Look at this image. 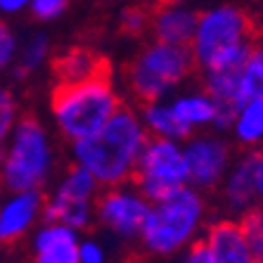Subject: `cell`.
<instances>
[{
  "label": "cell",
  "instance_id": "cell-1",
  "mask_svg": "<svg viewBox=\"0 0 263 263\" xmlns=\"http://www.w3.org/2000/svg\"><path fill=\"white\" fill-rule=\"evenodd\" d=\"M147 140L142 119L121 104L98 133L76 140L71 149L76 164L88 168L100 185L114 187L133 178Z\"/></svg>",
  "mask_w": 263,
  "mask_h": 263
},
{
  "label": "cell",
  "instance_id": "cell-2",
  "mask_svg": "<svg viewBox=\"0 0 263 263\" xmlns=\"http://www.w3.org/2000/svg\"><path fill=\"white\" fill-rule=\"evenodd\" d=\"M251 22L235 5H220L199 14L192 36V57L202 71L245 69L251 52Z\"/></svg>",
  "mask_w": 263,
  "mask_h": 263
},
{
  "label": "cell",
  "instance_id": "cell-3",
  "mask_svg": "<svg viewBox=\"0 0 263 263\" xmlns=\"http://www.w3.org/2000/svg\"><path fill=\"white\" fill-rule=\"evenodd\" d=\"M121 107L109 73L71 83H57L52 90V117L71 142L98 133Z\"/></svg>",
  "mask_w": 263,
  "mask_h": 263
},
{
  "label": "cell",
  "instance_id": "cell-4",
  "mask_svg": "<svg viewBox=\"0 0 263 263\" xmlns=\"http://www.w3.org/2000/svg\"><path fill=\"white\" fill-rule=\"evenodd\" d=\"M204 214L206 206L202 195L197 192L195 185H185L164 197L161 202L152 204L138 239L142 242L145 251L154 256H171L178 249L192 245L204 223Z\"/></svg>",
  "mask_w": 263,
  "mask_h": 263
},
{
  "label": "cell",
  "instance_id": "cell-5",
  "mask_svg": "<svg viewBox=\"0 0 263 263\" xmlns=\"http://www.w3.org/2000/svg\"><path fill=\"white\" fill-rule=\"evenodd\" d=\"M52 168V147L43 123L24 117L0 149V185L10 192L41 190Z\"/></svg>",
  "mask_w": 263,
  "mask_h": 263
},
{
  "label": "cell",
  "instance_id": "cell-6",
  "mask_svg": "<svg viewBox=\"0 0 263 263\" xmlns=\"http://www.w3.org/2000/svg\"><path fill=\"white\" fill-rule=\"evenodd\" d=\"M195 69L190 45H171L154 41L133 60L128 69L130 90L140 102H157L187 79Z\"/></svg>",
  "mask_w": 263,
  "mask_h": 263
},
{
  "label": "cell",
  "instance_id": "cell-7",
  "mask_svg": "<svg viewBox=\"0 0 263 263\" xmlns=\"http://www.w3.org/2000/svg\"><path fill=\"white\" fill-rule=\"evenodd\" d=\"M133 180L135 187L152 204L161 202L171 192L190 185V166L185 159V147L178 145V140H168V138L147 140L140 159H138Z\"/></svg>",
  "mask_w": 263,
  "mask_h": 263
},
{
  "label": "cell",
  "instance_id": "cell-8",
  "mask_svg": "<svg viewBox=\"0 0 263 263\" xmlns=\"http://www.w3.org/2000/svg\"><path fill=\"white\" fill-rule=\"evenodd\" d=\"M100 183L88 168L76 164L62 178L60 187L43 204L45 223H64L73 230H83L92 220V199Z\"/></svg>",
  "mask_w": 263,
  "mask_h": 263
},
{
  "label": "cell",
  "instance_id": "cell-9",
  "mask_svg": "<svg viewBox=\"0 0 263 263\" xmlns=\"http://www.w3.org/2000/svg\"><path fill=\"white\" fill-rule=\"evenodd\" d=\"M149 209H152V202L138 187L128 190L121 185L107 187L95 202V214L100 223H104L111 233H117L123 239H133L140 235V228Z\"/></svg>",
  "mask_w": 263,
  "mask_h": 263
},
{
  "label": "cell",
  "instance_id": "cell-10",
  "mask_svg": "<svg viewBox=\"0 0 263 263\" xmlns=\"http://www.w3.org/2000/svg\"><path fill=\"white\" fill-rule=\"evenodd\" d=\"M185 159L190 166V185L216 187L230 164V149L218 138H195L185 145Z\"/></svg>",
  "mask_w": 263,
  "mask_h": 263
},
{
  "label": "cell",
  "instance_id": "cell-11",
  "mask_svg": "<svg viewBox=\"0 0 263 263\" xmlns=\"http://www.w3.org/2000/svg\"><path fill=\"white\" fill-rule=\"evenodd\" d=\"M43 195L41 190L12 192L7 202L0 204V242L10 245L29 233V228L43 214Z\"/></svg>",
  "mask_w": 263,
  "mask_h": 263
},
{
  "label": "cell",
  "instance_id": "cell-12",
  "mask_svg": "<svg viewBox=\"0 0 263 263\" xmlns=\"http://www.w3.org/2000/svg\"><path fill=\"white\" fill-rule=\"evenodd\" d=\"M214 263H256L239 220H216L202 239Z\"/></svg>",
  "mask_w": 263,
  "mask_h": 263
},
{
  "label": "cell",
  "instance_id": "cell-13",
  "mask_svg": "<svg viewBox=\"0 0 263 263\" xmlns=\"http://www.w3.org/2000/svg\"><path fill=\"white\" fill-rule=\"evenodd\" d=\"M79 230L64 223H45L33 235V263H81Z\"/></svg>",
  "mask_w": 263,
  "mask_h": 263
},
{
  "label": "cell",
  "instance_id": "cell-14",
  "mask_svg": "<svg viewBox=\"0 0 263 263\" xmlns=\"http://www.w3.org/2000/svg\"><path fill=\"white\" fill-rule=\"evenodd\" d=\"M197 19L199 14H195L187 7L166 3V5H159L157 14L152 17V33L161 43L190 45L197 29Z\"/></svg>",
  "mask_w": 263,
  "mask_h": 263
},
{
  "label": "cell",
  "instance_id": "cell-15",
  "mask_svg": "<svg viewBox=\"0 0 263 263\" xmlns=\"http://www.w3.org/2000/svg\"><path fill=\"white\" fill-rule=\"evenodd\" d=\"M254 166H256V152L245 154L237 164L228 171L226 178V199L237 211H247L256 202V180H254Z\"/></svg>",
  "mask_w": 263,
  "mask_h": 263
},
{
  "label": "cell",
  "instance_id": "cell-16",
  "mask_svg": "<svg viewBox=\"0 0 263 263\" xmlns=\"http://www.w3.org/2000/svg\"><path fill=\"white\" fill-rule=\"evenodd\" d=\"M55 73L60 83H71V81H83L109 73V64L90 50L71 48L55 60Z\"/></svg>",
  "mask_w": 263,
  "mask_h": 263
},
{
  "label": "cell",
  "instance_id": "cell-17",
  "mask_svg": "<svg viewBox=\"0 0 263 263\" xmlns=\"http://www.w3.org/2000/svg\"><path fill=\"white\" fill-rule=\"evenodd\" d=\"M142 123L154 138H168V140H185L192 135V128L185 126L180 119L176 117V111L171 109V104L164 102H145L142 107Z\"/></svg>",
  "mask_w": 263,
  "mask_h": 263
},
{
  "label": "cell",
  "instance_id": "cell-18",
  "mask_svg": "<svg viewBox=\"0 0 263 263\" xmlns=\"http://www.w3.org/2000/svg\"><path fill=\"white\" fill-rule=\"evenodd\" d=\"M171 109L176 111V117L190 126L192 130L197 126H214L216 121V102L206 92H190V95H180L171 102Z\"/></svg>",
  "mask_w": 263,
  "mask_h": 263
},
{
  "label": "cell",
  "instance_id": "cell-19",
  "mask_svg": "<svg viewBox=\"0 0 263 263\" xmlns=\"http://www.w3.org/2000/svg\"><path fill=\"white\" fill-rule=\"evenodd\" d=\"M254 98H263V41H254L251 52L245 62L237 88V107Z\"/></svg>",
  "mask_w": 263,
  "mask_h": 263
},
{
  "label": "cell",
  "instance_id": "cell-20",
  "mask_svg": "<svg viewBox=\"0 0 263 263\" xmlns=\"http://www.w3.org/2000/svg\"><path fill=\"white\" fill-rule=\"evenodd\" d=\"M235 135L242 145H256L263 140V98L247 100L235 114Z\"/></svg>",
  "mask_w": 263,
  "mask_h": 263
},
{
  "label": "cell",
  "instance_id": "cell-21",
  "mask_svg": "<svg viewBox=\"0 0 263 263\" xmlns=\"http://www.w3.org/2000/svg\"><path fill=\"white\" fill-rule=\"evenodd\" d=\"M239 226L245 230V237L256 263H263V209H247L245 216L239 218Z\"/></svg>",
  "mask_w": 263,
  "mask_h": 263
},
{
  "label": "cell",
  "instance_id": "cell-22",
  "mask_svg": "<svg viewBox=\"0 0 263 263\" xmlns=\"http://www.w3.org/2000/svg\"><path fill=\"white\" fill-rule=\"evenodd\" d=\"M45 57H48V38H45L43 33H41V36H33L29 43H26V48L22 50L17 73L26 76V73L36 71V69L45 62Z\"/></svg>",
  "mask_w": 263,
  "mask_h": 263
},
{
  "label": "cell",
  "instance_id": "cell-23",
  "mask_svg": "<svg viewBox=\"0 0 263 263\" xmlns=\"http://www.w3.org/2000/svg\"><path fill=\"white\" fill-rule=\"evenodd\" d=\"M17 121V102H14L12 92L0 88V149L5 147L7 138L12 135V128Z\"/></svg>",
  "mask_w": 263,
  "mask_h": 263
},
{
  "label": "cell",
  "instance_id": "cell-24",
  "mask_svg": "<svg viewBox=\"0 0 263 263\" xmlns=\"http://www.w3.org/2000/svg\"><path fill=\"white\" fill-rule=\"evenodd\" d=\"M149 22H152V19H149V12H147L145 7H138V5L128 7V10L121 14L123 31H126V33H133V36L142 33V31L149 26Z\"/></svg>",
  "mask_w": 263,
  "mask_h": 263
},
{
  "label": "cell",
  "instance_id": "cell-25",
  "mask_svg": "<svg viewBox=\"0 0 263 263\" xmlns=\"http://www.w3.org/2000/svg\"><path fill=\"white\" fill-rule=\"evenodd\" d=\"M14 55H17V38L5 22H0V71L12 64Z\"/></svg>",
  "mask_w": 263,
  "mask_h": 263
},
{
  "label": "cell",
  "instance_id": "cell-26",
  "mask_svg": "<svg viewBox=\"0 0 263 263\" xmlns=\"http://www.w3.org/2000/svg\"><path fill=\"white\" fill-rule=\"evenodd\" d=\"M69 0H31V12L38 19H55L67 10Z\"/></svg>",
  "mask_w": 263,
  "mask_h": 263
},
{
  "label": "cell",
  "instance_id": "cell-27",
  "mask_svg": "<svg viewBox=\"0 0 263 263\" xmlns=\"http://www.w3.org/2000/svg\"><path fill=\"white\" fill-rule=\"evenodd\" d=\"M79 261L81 263H104V249L95 242V239H86L79 247Z\"/></svg>",
  "mask_w": 263,
  "mask_h": 263
},
{
  "label": "cell",
  "instance_id": "cell-28",
  "mask_svg": "<svg viewBox=\"0 0 263 263\" xmlns=\"http://www.w3.org/2000/svg\"><path fill=\"white\" fill-rule=\"evenodd\" d=\"M183 263H214V258H211V254H209L204 242H197V245H192L190 251L185 254Z\"/></svg>",
  "mask_w": 263,
  "mask_h": 263
},
{
  "label": "cell",
  "instance_id": "cell-29",
  "mask_svg": "<svg viewBox=\"0 0 263 263\" xmlns=\"http://www.w3.org/2000/svg\"><path fill=\"white\" fill-rule=\"evenodd\" d=\"M254 180H256V199L263 204V152H256V166H254Z\"/></svg>",
  "mask_w": 263,
  "mask_h": 263
},
{
  "label": "cell",
  "instance_id": "cell-30",
  "mask_svg": "<svg viewBox=\"0 0 263 263\" xmlns=\"http://www.w3.org/2000/svg\"><path fill=\"white\" fill-rule=\"evenodd\" d=\"M29 5H31V0H0V12L3 14H17Z\"/></svg>",
  "mask_w": 263,
  "mask_h": 263
},
{
  "label": "cell",
  "instance_id": "cell-31",
  "mask_svg": "<svg viewBox=\"0 0 263 263\" xmlns=\"http://www.w3.org/2000/svg\"><path fill=\"white\" fill-rule=\"evenodd\" d=\"M149 3H154V5H166V3H171V0H149Z\"/></svg>",
  "mask_w": 263,
  "mask_h": 263
}]
</instances>
